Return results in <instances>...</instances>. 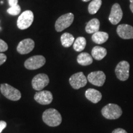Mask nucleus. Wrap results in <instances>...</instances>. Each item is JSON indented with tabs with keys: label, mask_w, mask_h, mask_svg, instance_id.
<instances>
[{
	"label": "nucleus",
	"mask_w": 133,
	"mask_h": 133,
	"mask_svg": "<svg viewBox=\"0 0 133 133\" xmlns=\"http://www.w3.org/2000/svg\"><path fill=\"white\" fill-rule=\"evenodd\" d=\"M8 49V46L7 43L3 41V39H0V52H3L6 51Z\"/></svg>",
	"instance_id": "obj_24"
},
{
	"label": "nucleus",
	"mask_w": 133,
	"mask_h": 133,
	"mask_svg": "<svg viewBox=\"0 0 133 133\" xmlns=\"http://www.w3.org/2000/svg\"><path fill=\"white\" fill-rule=\"evenodd\" d=\"M86 45V40L84 37L80 36L77 38L75 40L74 43V49L77 52H81L83 51Z\"/></svg>",
	"instance_id": "obj_21"
},
{
	"label": "nucleus",
	"mask_w": 133,
	"mask_h": 133,
	"mask_svg": "<svg viewBox=\"0 0 133 133\" xmlns=\"http://www.w3.org/2000/svg\"><path fill=\"white\" fill-rule=\"evenodd\" d=\"M0 90L3 95L11 101H19L21 98V93L17 89L7 83H3L0 86Z\"/></svg>",
	"instance_id": "obj_3"
},
{
	"label": "nucleus",
	"mask_w": 133,
	"mask_h": 133,
	"mask_svg": "<svg viewBox=\"0 0 133 133\" xmlns=\"http://www.w3.org/2000/svg\"><path fill=\"white\" fill-rule=\"evenodd\" d=\"M112 133H128L126 130L122 128H116L112 131Z\"/></svg>",
	"instance_id": "obj_28"
},
{
	"label": "nucleus",
	"mask_w": 133,
	"mask_h": 133,
	"mask_svg": "<svg viewBox=\"0 0 133 133\" xmlns=\"http://www.w3.org/2000/svg\"><path fill=\"white\" fill-rule=\"evenodd\" d=\"M123 17V11L119 4L115 3L113 5L110 14L109 20L113 25L118 24Z\"/></svg>",
	"instance_id": "obj_12"
},
{
	"label": "nucleus",
	"mask_w": 133,
	"mask_h": 133,
	"mask_svg": "<svg viewBox=\"0 0 133 133\" xmlns=\"http://www.w3.org/2000/svg\"><path fill=\"white\" fill-rule=\"evenodd\" d=\"M34 15L32 11L27 10L22 13L19 17L17 22L18 28L21 30H25L31 26L32 24Z\"/></svg>",
	"instance_id": "obj_4"
},
{
	"label": "nucleus",
	"mask_w": 133,
	"mask_h": 133,
	"mask_svg": "<svg viewBox=\"0 0 133 133\" xmlns=\"http://www.w3.org/2000/svg\"><path fill=\"white\" fill-rule=\"evenodd\" d=\"M130 65L127 61H123L117 64L115 68V74L117 78L120 81H124L129 78Z\"/></svg>",
	"instance_id": "obj_6"
},
{
	"label": "nucleus",
	"mask_w": 133,
	"mask_h": 133,
	"mask_svg": "<svg viewBox=\"0 0 133 133\" xmlns=\"http://www.w3.org/2000/svg\"><path fill=\"white\" fill-rule=\"evenodd\" d=\"M3 3H4V2H3V1H1V4H3Z\"/></svg>",
	"instance_id": "obj_31"
},
{
	"label": "nucleus",
	"mask_w": 133,
	"mask_h": 133,
	"mask_svg": "<svg viewBox=\"0 0 133 133\" xmlns=\"http://www.w3.org/2000/svg\"><path fill=\"white\" fill-rule=\"evenodd\" d=\"M0 29H1V28H0Z\"/></svg>",
	"instance_id": "obj_32"
},
{
	"label": "nucleus",
	"mask_w": 133,
	"mask_h": 133,
	"mask_svg": "<svg viewBox=\"0 0 133 133\" xmlns=\"http://www.w3.org/2000/svg\"><path fill=\"white\" fill-rule=\"evenodd\" d=\"M6 126H7V123L6 121H0V133H1V132L6 128Z\"/></svg>",
	"instance_id": "obj_26"
},
{
	"label": "nucleus",
	"mask_w": 133,
	"mask_h": 133,
	"mask_svg": "<svg viewBox=\"0 0 133 133\" xmlns=\"http://www.w3.org/2000/svg\"><path fill=\"white\" fill-rule=\"evenodd\" d=\"M100 27V22L97 19H92L87 23L86 26V31L89 34H94L99 31Z\"/></svg>",
	"instance_id": "obj_17"
},
{
	"label": "nucleus",
	"mask_w": 133,
	"mask_h": 133,
	"mask_svg": "<svg viewBox=\"0 0 133 133\" xmlns=\"http://www.w3.org/2000/svg\"><path fill=\"white\" fill-rule=\"evenodd\" d=\"M83 1H84V2H88V1H90V0H82Z\"/></svg>",
	"instance_id": "obj_30"
},
{
	"label": "nucleus",
	"mask_w": 133,
	"mask_h": 133,
	"mask_svg": "<svg viewBox=\"0 0 133 133\" xmlns=\"http://www.w3.org/2000/svg\"><path fill=\"white\" fill-rule=\"evenodd\" d=\"M85 96L86 99L92 102L93 104H97L102 99V94L100 91L95 89L89 88L85 92Z\"/></svg>",
	"instance_id": "obj_15"
},
{
	"label": "nucleus",
	"mask_w": 133,
	"mask_h": 133,
	"mask_svg": "<svg viewBox=\"0 0 133 133\" xmlns=\"http://www.w3.org/2000/svg\"><path fill=\"white\" fill-rule=\"evenodd\" d=\"M91 54L94 59L97 61H101L105 57L107 54V51L105 48L97 46L92 48Z\"/></svg>",
	"instance_id": "obj_16"
},
{
	"label": "nucleus",
	"mask_w": 133,
	"mask_h": 133,
	"mask_svg": "<svg viewBox=\"0 0 133 133\" xmlns=\"http://www.w3.org/2000/svg\"><path fill=\"white\" fill-rule=\"evenodd\" d=\"M8 3L10 7H12V6H15L18 4V0H8Z\"/></svg>",
	"instance_id": "obj_27"
},
{
	"label": "nucleus",
	"mask_w": 133,
	"mask_h": 133,
	"mask_svg": "<svg viewBox=\"0 0 133 133\" xmlns=\"http://www.w3.org/2000/svg\"><path fill=\"white\" fill-rule=\"evenodd\" d=\"M129 1H130V6H129V7H130L131 12L133 13V0H129Z\"/></svg>",
	"instance_id": "obj_29"
},
{
	"label": "nucleus",
	"mask_w": 133,
	"mask_h": 133,
	"mask_svg": "<svg viewBox=\"0 0 133 133\" xmlns=\"http://www.w3.org/2000/svg\"><path fill=\"white\" fill-rule=\"evenodd\" d=\"M35 48V42L30 38L25 39L19 43L17 51L21 54H26L30 52Z\"/></svg>",
	"instance_id": "obj_13"
},
{
	"label": "nucleus",
	"mask_w": 133,
	"mask_h": 133,
	"mask_svg": "<svg viewBox=\"0 0 133 133\" xmlns=\"http://www.w3.org/2000/svg\"><path fill=\"white\" fill-rule=\"evenodd\" d=\"M109 39V34L104 31H97L92 36V40L96 44H103Z\"/></svg>",
	"instance_id": "obj_18"
},
{
	"label": "nucleus",
	"mask_w": 133,
	"mask_h": 133,
	"mask_svg": "<svg viewBox=\"0 0 133 133\" xmlns=\"http://www.w3.org/2000/svg\"><path fill=\"white\" fill-rule=\"evenodd\" d=\"M43 121L48 126L51 127H56L62 123V116L57 110L49 109L46 110L43 114Z\"/></svg>",
	"instance_id": "obj_1"
},
{
	"label": "nucleus",
	"mask_w": 133,
	"mask_h": 133,
	"mask_svg": "<svg viewBox=\"0 0 133 133\" xmlns=\"http://www.w3.org/2000/svg\"><path fill=\"white\" fill-rule=\"evenodd\" d=\"M7 57L4 54L0 52V65H3L6 61Z\"/></svg>",
	"instance_id": "obj_25"
},
{
	"label": "nucleus",
	"mask_w": 133,
	"mask_h": 133,
	"mask_svg": "<svg viewBox=\"0 0 133 133\" xmlns=\"http://www.w3.org/2000/svg\"><path fill=\"white\" fill-rule=\"evenodd\" d=\"M21 11V8L20 7L19 5H16L15 6L12 7H10L9 9L7 10V12L8 14L12 16H17V15L19 14Z\"/></svg>",
	"instance_id": "obj_23"
},
{
	"label": "nucleus",
	"mask_w": 133,
	"mask_h": 133,
	"mask_svg": "<svg viewBox=\"0 0 133 133\" xmlns=\"http://www.w3.org/2000/svg\"><path fill=\"white\" fill-rule=\"evenodd\" d=\"M102 0H92L88 6V12L90 14H95L102 5Z\"/></svg>",
	"instance_id": "obj_22"
},
{
	"label": "nucleus",
	"mask_w": 133,
	"mask_h": 133,
	"mask_svg": "<svg viewBox=\"0 0 133 133\" xmlns=\"http://www.w3.org/2000/svg\"><path fill=\"white\" fill-rule=\"evenodd\" d=\"M49 83V79L48 76L44 74H39L36 75L32 79L31 85L35 90L40 91Z\"/></svg>",
	"instance_id": "obj_9"
},
{
	"label": "nucleus",
	"mask_w": 133,
	"mask_h": 133,
	"mask_svg": "<svg viewBox=\"0 0 133 133\" xmlns=\"http://www.w3.org/2000/svg\"><path fill=\"white\" fill-rule=\"evenodd\" d=\"M93 59L92 56L87 52H82L77 57V62L83 66L89 65L92 64Z\"/></svg>",
	"instance_id": "obj_19"
},
{
	"label": "nucleus",
	"mask_w": 133,
	"mask_h": 133,
	"mask_svg": "<svg viewBox=\"0 0 133 133\" xmlns=\"http://www.w3.org/2000/svg\"><path fill=\"white\" fill-rule=\"evenodd\" d=\"M45 63V57L40 55H37L26 59L24 63V66L28 70H36L42 67Z\"/></svg>",
	"instance_id": "obj_7"
},
{
	"label": "nucleus",
	"mask_w": 133,
	"mask_h": 133,
	"mask_svg": "<svg viewBox=\"0 0 133 133\" xmlns=\"http://www.w3.org/2000/svg\"><path fill=\"white\" fill-rule=\"evenodd\" d=\"M88 79L83 72H78L72 75L69 79V83L71 87L75 89L83 88L87 84Z\"/></svg>",
	"instance_id": "obj_8"
},
{
	"label": "nucleus",
	"mask_w": 133,
	"mask_h": 133,
	"mask_svg": "<svg viewBox=\"0 0 133 133\" xmlns=\"http://www.w3.org/2000/svg\"><path fill=\"white\" fill-rule=\"evenodd\" d=\"M62 45L65 48H69L74 44L75 38L72 35L69 33H64L61 37Z\"/></svg>",
	"instance_id": "obj_20"
},
{
	"label": "nucleus",
	"mask_w": 133,
	"mask_h": 133,
	"mask_svg": "<svg viewBox=\"0 0 133 133\" xmlns=\"http://www.w3.org/2000/svg\"><path fill=\"white\" fill-rule=\"evenodd\" d=\"M34 99L38 104L41 105H48L52 102V94L49 91H40L36 92Z\"/></svg>",
	"instance_id": "obj_11"
},
{
	"label": "nucleus",
	"mask_w": 133,
	"mask_h": 133,
	"mask_svg": "<svg viewBox=\"0 0 133 133\" xmlns=\"http://www.w3.org/2000/svg\"><path fill=\"white\" fill-rule=\"evenodd\" d=\"M74 20V15L72 13H67L61 16L56 22L55 29L58 32H61L71 25Z\"/></svg>",
	"instance_id": "obj_5"
},
{
	"label": "nucleus",
	"mask_w": 133,
	"mask_h": 133,
	"mask_svg": "<svg viewBox=\"0 0 133 133\" xmlns=\"http://www.w3.org/2000/svg\"><path fill=\"white\" fill-rule=\"evenodd\" d=\"M88 80L89 83L97 86H102L106 79L105 75L102 71H96L88 75Z\"/></svg>",
	"instance_id": "obj_10"
},
{
	"label": "nucleus",
	"mask_w": 133,
	"mask_h": 133,
	"mask_svg": "<svg viewBox=\"0 0 133 133\" xmlns=\"http://www.w3.org/2000/svg\"><path fill=\"white\" fill-rule=\"evenodd\" d=\"M116 32L119 37L122 39H133V26L129 25H119L116 29Z\"/></svg>",
	"instance_id": "obj_14"
},
{
	"label": "nucleus",
	"mask_w": 133,
	"mask_h": 133,
	"mask_svg": "<svg viewBox=\"0 0 133 133\" xmlns=\"http://www.w3.org/2000/svg\"><path fill=\"white\" fill-rule=\"evenodd\" d=\"M102 116L108 119L119 118L123 114L122 109L115 104H109L104 106L101 110Z\"/></svg>",
	"instance_id": "obj_2"
}]
</instances>
